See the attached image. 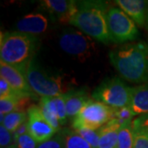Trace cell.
<instances>
[{
  "label": "cell",
  "instance_id": "cell-1",
  "mask_svg": "<svg viewBox=\"0 0 148 148\" xmlns=\"http://www.w3.org/2000/svg\"><path fill=\"white\" fill-rule=\"evenodd\" d=\"M111 64L122 77L132 83L148 82V45L144 41L125 44L112 50Z\"/></svg>",
  "mask_w": 148,
  "mask_h": 148
},
{
  "label": "cell",
  "instance_id": "cell-2",
  "mask_svg": "<svg viewBox=\"0 0 148 148\" xmlns=\"http://www.w3.org/2000/svg\"><path fill=\"white\" fill-rule=\"evenodd\" d=\"M107 2L77 1V12L69 24L90 38L109 44L111 40L107 23Z\"/></svg>",
  "mask_w": 148,
  "mask_h": 148
},
{
  "label": "cell",
  "instance_id": "cell-3",
  "mask_svg": "<svg viewBox=\"0 0 148 148\" xmlns=\"http://www.w3.org/2000/svg\"><path fill=\"white\" fill-rule=\"evenodd\" d=\"M0 43L1 61L23 73L34 59L39 46V39L16 31L2 32Z\"/></svg>",
  "mask_w": 148,
  "mask_h": 148
},
{
  "label": "cell",
  "instance_id": "cell-4",
  "mask_svg": "<svg viewBox=\"0 0 148 148\" xmlns=\"http://www.w3.org/2000/svg\"><path fill=\"white\" fill-rule=\"evenodd\" d=\"M32 91L41 97H55L66 93L62 79L49 75L33 59L22 73Z\"/></svg>",
  "mask_w": 148,
  "mask_h": 148
},
{
  "label": "cell",
  "instance_id": "cell-5",
  "mask_svg": "<svg viewBox=\"0 0 148 148\" xmlns=\"http://www.w3.org/2000/svg\"><path fill=\"white\" fill-rule=\"evenodd\" d=\"M91 96L95 101L112 109H120L130 105L131 87L119 77H114L104 80L94 90Z\"/></svg>",
  "mask_w": 148,
  "mask_h": 148
},
{
  "label": "cell",
  "instance_id": "cell-6",
  "mask_svg": "<svg viewBox=\"0 0 148 148\" xmlns=\"http://www.w3.org/2000/svg\"><path fill=\"white\" fill-rule=\"evenodd\" d=\"M113 109L105 104L90 99L73 119V129L87 128L98 130L111 120Z\"/></svg>",
  "mask_w": 148,
  "mask_h": 148
},
{
  "label": "cell",
  "instance_id": "cell-7",
  "mask_svg": "<svg viewBox=\"0 0 148 148\" xmlns=\"http://www.w3.org/2000/svg\"><path fill=\"white\" fill-rule=\"evenodd\" d=\"M107 23L111 42H128L139 36L137 24L120 8L113 7L108 9Z\"/></svg>",
  "mask_w": 148,
  "mask_h": 148
},
{
  "label": "cell",
  "instance_id": "cell-8",
  "mask_svg": "<svg viewBox=\"0 0 148 148\" xmlns=\"http://www.w3.org/2000/svg\"><path fill=\"white\" fill-rule=\"evenodd\" d=\"M59 45L64 52L84 61L95 49L91 38L81 31L65 29L59 36Z\"/></svg>",
  "mask_w": 148,
  "mask_h": 148
},
{
  "label": "cell",
  "instance_id": "cell-9",
  "mask_svg": "<svg viewBox=\"0 0 148 148\" xmlns=\"http://www.w3.org/2000/svg\"><path fill=\"white\" fill-rule=\"evenodd\" d=\"M28 133L38 143L51 139L57 134V131L45 119L40 106L32 105L27 109Z\"/></svg>",
  "mask_w": 148,
  "mask_h": 148
},
{
  "label": "cell",
  "instance_id": "cell-10",
  "mask_svg": "<svg viewBox=\"0 0 148 148\" xmlns=\"http://www.w3.org/2000/svg\"><path fill=\"white\" fill-rule=\"evenodd\" d=\"M40 6L53 22L62 24H69L77 12V1L73 0H43Z\"/></svg>",
  "mask_w": 148,
  "mask_h": 148
},
{
  "label": "cell",
  "instance_id": "cell-11",
  "mask_svg": "<svg viewBox=\"0 0 148 148\" xmlns=\"http://www.w3.org/2000/svg\"><path fill=\"white\" fill-rule=\"evenodd\" d=\"M0 75L1 77L5 79L15 90L20 93L32 95L36 99L37 98V95L32 91L25 76L15 67L0 61Z\"/></svg>",
  "mask_w": 148,
  "mask_h": 148
},
{
  "label": "cell",
  "instance_id": "cell-12",
  "mask_svg": "<svg viewBox=\"0 0 148 148\" xmlns=\"http://www.w3.org/2000/svg\"><path fill=\"white\" fill-rule=\"evenodd\" d=\"M49 21L41 13H31L24 16L16 24V32L39 36L47 32Z\"/></svg>",
  "mask_w": 148,
  "mask_h": 148
},
{
  "label": "cell",
  "instance_id": "cell-13",
  "mask_svg": "<svg viewBox=\"0 0 148 148\" xmlns=\"http://www.w3.org/2000/svg\"><path fill=\"white\" fill-rule=\"evenodd\" d=\"M116 4L138 26L144 27L147 21V1L142 0H116Z\"/></svg>",
  "mask_w": 148,
  "mask_h": 148
},
{
  "label": "cell",
  "instance_id": "cell-14",
  "mask_svg": "<svg viewBox=\"0 0 148 148\" xmlns=\"http://www.w3.org/2000/svg\"><path fill=\"white\" fill-rule=\"evenodd\" d=\"M129 107L134 116L148 114V83L131 87Z\"/></svg>",
  "mask_w": 148,
  "mask_h": 148
},
{
  "label": "cell",
  "instance_id": "cell-15",
  "mask_svg": "<svg viewBox=\"0 0 148 148\" xmlns=\"http://www.w3.org/2000/svg\"><path fill=\"white\" fill-rule=\"evenodd\" d=\"M89 100L90 98L85 89L68 90L66 92V110L68 118L73 119Z\"/></svg>",
  "mask_w": 148,
  "mask_h": 148
},
{
  "label": "cell",
  "instance_id": "cell-16",
  "mask_svg": "<svg viewBox=\"0 0 148 148\" xmlns=\"http://www.w3.org/2000/svg\"><path fill=\"white\" fill-rule=\"evenodd\" d=\"M120 126L111 119L99 128L100 140L98 148H117L118 147V135Z\"/></svg>",
  "mask_w": 148,
  "mask_h": 148
},
{
  "label": "cell",
  "instance_id": "cell-17",
  "mask_svg": "<svg viewBox=\"0 0 148 148\" xmlns=\"http://www.w3.org/2000/svg\"><path fill=\"white\" fill-rule=\"evenodd\" d=\"M39 106L48 123L58 132L62 129L58 117V111L54 101V97H41Z\"/></svg>",
  "mask_w": 148,
  "mask_h": 148
},
{
  "label": "cell",
  "instance_id": "cell-18",
  "mask_svg": "<svg viewBox=\"0 0 148 148\" xmlns=\"http://www.w3.org/2000/svg\"><path fill=\"white\" fill-rule=\"evenodd\" d=\"M58 134L63 141L64 148H93L74 129L64 127Z\"/></svg>",
  "mask_w": 148,
  "mask_h": 148
},
{
  "label": "cell",
  "instance_id": "cell-19",
  "mask_svg": "<svg viewBox=\"0 0 148 148\" xmlns=\"http://www.w3.org/2000/svg\"><path fill=\"white\" fill-rule=\"evenodd\" d=\"M32 99L29 96L12 97L7 99H0V114L7 115L12 112L24 111V108Z\"/></svg>",
  "mask_w": 148,
  "mask_h": 148
},
{
  "label": "cell",
  "instance_id": "cell-20",
  "mask_svg": "<svg viewBox=\"0 0 148 148\" xmlns=\"http://www.w3.org/2000/svg\"><path fill=\"white\" fill-rule=\"evenodd\" d=\"M27 121V112L16 111L5 115L2 123L11 132H14L18 127Z\"/></svg>",
  "mask_w": 148,
  "mask_h": 148
},
{
  "label": "cell",
  "instance_id": "cell-21",
  "mask_svg": "<svg viewBox=\"0 0 148 148\" xmlns=\"http://www.w3.org/2000/svg\"><path fill=\"white\" fill-rule=\"evenodd\" d=\"M131 124L120 127L118 135L117 148H134V137Z\"/></svg>",
  "mask_w": 148,
  "mask_h": 148
},
{
  "label": "cell",
  "instance_id": "cell-22",
  "mask_svg": "<svg viewBox=\"0 0 148 148\" xmlns=\"http://www.w3.org/2000/svg\"><path fill=\"white\" fill-rule=\"evenodd\" d=\"M133 117L135 116L133 115L130 107L126 106L120 109H113V116L111 119L117 123L120 127H123L132 123Z\"/></svg>",
  "mask_w": 148,
  "mask_h": 148
},
{
  "label": "cell",
  "instance_id": "cell-23",
  "mask_svg": "<svg viewBox=\"0 0 148 148\" xmlns=\"http://www.w3.org/2000/svg\"><path fill=\"white\" fill-rule=\"evenodd\" d=\"M55 105L58 111V117L61 126H64L68 122V114L66 110V93L54 97Z\"/></svg>",
  "mask_w": 148,
  "mask_h": 148
},
{
  "label": "cell",
  "instance_id": "cell-24",
  "mask_svg": "<svg viewBox=\"0 0 148 148\" xmlns=\"http://www.w3.org/2000/svg\"><path fill=\"white\" fill-rule=\"evenodd\" d=\"M133 132L141 133L148 138V114L135 118L131 124Z\"/></svg>",
  "mask_w": 148,
  "mask_h": 148
},
{
  "label": "cell",
  "instance_id": "cell-25",
  "mask_svg": "<svg viewBox=\"0 0 148 148\" xmlns=\"http://www.w3.org/2000/svg\"><path fill=\"white\" fill-rule=\"evenodd\" d=\"M75 131L78 132L92 147L98 148L99 140H100L99 129L91 130V129H87V128H79V129H76Z\"/></svg>",
  "mask_w": 148,
  "mask_h": 148
},
{
  "label": "cell",
  "instance_id": "cell-26",
  "mask_svg": "<svg viewBox=\"0 0 148 148\" xmlns=\"http://www.w3.org/2000/svg\"><path fill=\"white\" fill-rule=\"evenodd\" d=\"M39 143L27 132L13 139V146L17 148H37Z\"/></svg>",
  "mask_w": 148,
  "mask_h": 148
},
{
  "label": "cell",
  "instance_id": "cell-27",
  "mask_svg": "<svg viewBox=\"0 0 148 148\" xmlns=\"http://www.w3.org/2000/svg\"><path fill=\"white\" fill-rule=\"evenodd\" d=\"M13 146L12 132H9L3 124L0 125V148H8Z\"/></svg>",
  "mask_w": 148,
  "mask_h": 148
},
{
  "label": "cell",
  "instance_id": "cell-28",
  "mask_svg": "<svg viewBox=\"0 0 148 148\" xmlns=\"http://www.w3.org/2000/svg\"><path fill=\"white\" fill-rule=\"evenodd\" d=\"M37 148H64L63 141L58 133L46 142L39 143Z\"/></svg>",
  "mask_w": 148,
  "mask_h": 148
},
{
  "label": "cell",
  "instance_id": "cell-29",
  "mask_svg": "<svg viewBox=\"0 0 148 148\" xmlns=\"http://www.w3.org/2000/svg\"><path fill=\"white\" fill-rule=\"evenodd\" d=\"M134 148H148V138L141 133L133 132Z\"/></svg>",
  "mask_w": 148,
  "mask_h": 148
},
{
  "label": "cell",
  "instance_id": "cell-30",
  "mask_svg": "<svg viewBox=\"0 0 148 148\" xmlns=\"http://www.w3.org/2000/svg\"><path fill=\"white\" fill-rule=\"evenodd\" d=\"M8 148H17V147H16L15 146H11V147H8Z\"/></svg>",
  "mask_w": 148,
  "mask_h": 148
},
{
  "label": "cell",
  "instance_id": "cell-31",
  "mask_svg": "<svg viewBox=\"0 0 148 148\" xmlns=\"http://www.w3.org/2000/svg\"><path fill=\"white\" fill-rule=\"evenodd\" d=\"M147 29H148V16H147Z\"/></svg>",
  "mask_w": 148,
  "mask_h": 148
}]
</instances>
